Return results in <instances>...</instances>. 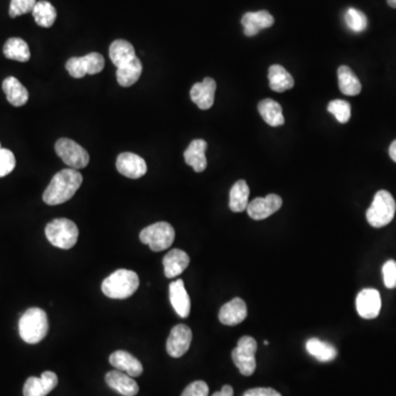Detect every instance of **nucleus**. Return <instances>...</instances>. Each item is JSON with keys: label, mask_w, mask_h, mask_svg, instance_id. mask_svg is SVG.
Returning a JSON list of instances; mask_svg holds the SVG:
<instances>
[{"label": "nucleus", "mask_w": 396, "mask_h": 396, "mask_svg": "<svg viewBox=\"0 0 396 396\" xmlns=\"http://www.w3.org/2000/svg\"><path fill=\"white\" fill-rule=\"evenodd\" d=\"M242 396H282L271 387H255L245 392Z\"/></svg>", "instance_id": "58836bf2"}, {"label": "nucleus", "mask_w": 396, "mask_h": 396, "mask_svg": "<svg viewBox=\"0 0 396 396\" xmlns=\"http://www.w3.org/2000/svg\"><path fill=\"white\" fill-rule=\"evenodd\" d=\"M106 383L110 389L117 391L122 396H136L139 393V385L132 377L119 370L108 372Z\"/></svg>", "instance_id": "a211bd4d"}, {"label": "nucleus", "mask_w": 396, "mask_h": 396, "mask_svg": "<svg viewBox=\"0 0 396 396\" xmlns=\"http://www.w3.org/2000/svg\"><path fill=\"white\" fill-rule=\"evenodd\" d=\"M338 83L343 95L357 96L363 90L359 78L357 77L353 70L348 66L343 65L338 68Z\"/></svg>", "instance_id": "393cba45"}, {"label": "nucleus", "mask_w": 396, "mask_h": 396, "mask_svg": "<svg viewBox=\"0 0 396 396\" xmlns=\"http://www.w3.org/2000/svg\"><path fill=\"white\" fill-rule=\"evenodd\" d=\"M140 281L136 272L120 269L104 279L102 291L109 299H126L136 293Z\"/></svg>", "instance_id": "f03ea898"}, {"label": "nucleus", "mask_w": 396, "mask_h": 396, "mask_svg": "<svg viewBox=\"0 0 396 396\" xmlns=\"http://www.w3.org/2000/svg\"><path fill=\"white\" fill-rule=\"evenodd\" d=\"M142 74V63L138 56L126 65L117 68V80L122 87H130L138 82Z\"/></svg>", "instance_id": "c85d7f7f"}, {"label": "nucleus", "mask_w": 396, "mask_h": 396, "mask_svg": "<svg viewBox=\"0 0 396 396\" xmlns=\"http://www.w3.org/2000/svg\"><path fill=\"white\" fill-rule=\"evenodd\" d=\"M49 331L48 315L43 309L32 307L28 309L19 321V335L22 341L36 345L43 341Z\"/></svg>", "instance_id": "7ed1b4c3"}, {"label": "nucleus", "mask_w": 396, "mask_h": 396, "mask_svg": "<svg viewBox=\"0 0 396 396\" xmlns=\"http://www.w3.org/2000/svg\"><path fill=\"white\" fill-rule=\"evenodd\" d=\"M306 350L321 363H329L337 357V349L331 343L321 341L319 338H311L307 341Z\"/></svg>", "instance_id": "c756f323"}, {"label": "nucleus", "mask_w": 396, "mask_h": 396, "mask_svg": "<svg viewBox=\"0 0 396 396\" xmlns=\"http://www.w3.org/2000/svg\"><path fill=\"white\" fill-rule=\"evenodd\" d=\"M383 272L384 285L387 289H392L396 287V261L389 260L384 263L382 267Z\"/></svg>", "instance_id": "e433bc0d"}, {"label": "nucleus", "mask_w": 396, "mask_h": 396, "mask_svg": "<svg viewBox=\"0 0 396 396\" xmlns=\"http://www.w3.org/2000/svg\"><path fill=\"white\" fill-rule=\"evenodd\" d=\"M207 142L203 139H196L191 142L190 146L185 150L184 160L186 164L192 166L195 172H204L207 168L206 150Z\"/></svg>", "instance_id": "aec40b11"}, {"label": "nucleus", "mask_w": 396, "mask_h": 396, "mask_svg": "<svg viewBox=\"0 0 396 396\" xmlns=\"http://www.w3.org/2000/svg\"><path fill=\"white\" fill-rule=\"evenodd\" d=\"M58 383V375L52 371L43 372L40 378L30 377L23 387V396H46Z\"/></svg>", "instance_id": "4468645a"}, {"label": "nucleus", "mask_w": 396, "mask_h": 396, "mask_svg": "<svg viewBox=\"0 0 396 396\" xmlns=\"http://www.w3.org/2000/svg\"><path fill=\"white\" fill-rule=\"evenodd\" d=\"M176 239V230L166 221L146 227L140 232V240L148 245L154 252L166 250L172 246Z\"/></svg>", "instance_id": "423d86ee"}, {"label": "nucleus", "mask_w": 396, "mask_h": 396, "mask_svg": "<svg viewBox=\"0 0 396 396\" xmlns=\"http://www.w3.org/2000/svg\"><path fill=\"white\" fill-rule=\"evenodd\" d=\"M264 345H265V346H269V341H264Z\"/></svg>", "instance_id": "37998d69"}, {"label": "nucleus", "mask_w": 396, "mask_h": 396, "mask_svg": "<svg viewBox=\"0 0 396 396\" xmlns=\"http://www.w3.org/2000/svg\"><path fill=\"white\" fill-rule=\"evenodd\" d=\"M269 83H270L271 90L277 92H283L293 88L294 78L283 66L275 64L269 68Z\"/></svg>", "instance_id": "bb28decb"}, {"label": "nucleus", "mask_w": 396, "mask_h": 396, "mask_svg": "<svg viewBox=\"0 0 396 396\" xmlns=\"http://www.w3.org/2000/svg\"><path fill=\"white\" fill-rule=\"evenodd\" d=\"M66 71L74 78H82L85 75H95L100 73L105 68L104 56L97 52L71 58L66 62Z\"/></svg>", "instance_id": "1a4fd4ad"}, {"label": "nucleus", "mask_w": 396, "mask_h": 396, "mask_svg": "<svg viewBox=\"0 0 396 396\" xmlns=\"http://www.w3.org/2000/svg\"><path fill=\"white\" fill-rule=\"evenodd\" d=\"M345 21L348 28L357 33L365 31L368 27L367 16L355 8L347 9L345 14Z\"/></svg>", "instance_id": "473e14b6"}, {"label": "nucleus", "mask_w": 396, "mask_h": 396, "mask_svg": "<svg viewBox=\"0 0 396 396\" xmlns=\"http://www.w3.org/2000/svg\"><path fill=\"white\" fill-rule=\"evenodd\" d=\"M387 4L391 6L392 8H396V0H387Z\"/></svg>", "instance_id": "79ce46f5"}, {"label": "nucleus", "mask_w": 396, "mask_h": 396, "mask_svg": "<svg viewBox=\"0 0 396 396\" xmlns=\"http://www.w3.org/2000/svg\"><path fill=\"white\" fill-rule=\"evenodd\" d=\"M381 306V295L375 289H363L355 299L358 314L365 319H373L379 316Z\"/></svg>", "instance_id": "f8f14e48"}, {"label": "nucleus", "mask_w": 396, "mask_h": 396, "mask_svg": "<svg viewBox=\"0 0 396 396\" xmlns=\"http://www.w3.org/2000/svg\"><path fill=\"white\" fill-rule=\"evenodd\" d=\"M395 212L396 203L391 193L387 191H379L375 194L371 206L368 209V223L375 228H382L393 220Z\"/></svg>", "instance_id": "39448f33"}, {"label": "nucleus", "mask_w": 396, "mask_h": 396, "mask_svg": "<svg viewBox=\"0 0 396 396\" xmlns=\"http://www.w3.org/2000/svg\"><path fill=\"white\" fill-rule=\"evenodd\" d=\"M4 54L9 60L18 62H28L31 58L29 46L20 38H10L4 46Z\"/></svg>", "instance_id": "7c9ffc66"}, {"label": "nucleus", "mask_w": 396, "mask_h": 396, "mask_svg": "<svg viewBox=\"0 0 396 396\" xmlns=\"http://www.w3.org/2000/svg\"><path fill=\"white\" fill-rule=\"evenodd\" d=\"M32 16L40 27L50 28L54 25L56 20V9L54 6L46 0L37 1L32 10Z\"/></svg>", "instance_id": "2f4dec72"}, {"label": "nucleus", "mask_w": 396, "mask_h": 396, "mask_svg": "<svg viewBox=\"0 0 396 396\" xmlns=\"http://www.w3.org/2000/svg\"><path fill=\"white\" fill-rule=\"evenodd\" d=\"M193 333L186 325H176L173 327L166 341V351L173 358H181L188 353L192 343Z\"/></svg>", "instance_id": "9d476101"}, {"label": "nucleus", "mask_w": 396, "mask_h": 396, "mask_svg": "<svg viewBox=\"0 0 396 396\" xmlns=\"http://www.w3.org/2000/svg\"><path fill=\"white\" fill-rule=\"evenodd\" d=\"M328 112L335 116L341 124H347L351 117V107L349 102L343 100H335L328 104Z\"/></svg>", "instance_id": "72a5a7b5"}, {"label": "nucleus", "mask_w": 396, "mask_h": 396, "mask_svg": "<svg viewBox=\"0 0 396 396\" xmlns=\"http://www.w3.org/2000/svg\"><path fill=\"white\" fill-rule=\"evenodd\" d=\"M37 0H11L10 1L9 16L11 18L19 17L28 13H32Z\"/></svg>", "instance_id": "f704fd0d"}, {"label": "nucleus", "mask_w": 396, "mask_h": 396, "mask_svg": "<svg viewBox=\"0 0 396 396\" xmlns=\"http://www.w3.org/2000/svg\"><path fill=\"white\" fill-rule=\"evenodd\" d=\"M273 23L274 18L267 10L245 14L241 19L243 32L247 37H255L261 30L272 27Z\"/></svg>", "instance_id": "dca6fc26"}, {"label": "nucleus", "mask_w": 396, "mask_h": 396, "mask_svg": "<svg viewBox=\"0 0 396 396\" xmlns=\"http://www.w3.org/2000/svg\"><path fill=\"white\" fill-rule=\"evenodd\" d=\"M212 396H234V389L230 385H224L220 391L216 392Z\"/></svg>", "instance_id": "ea45409f"}, {"label": "nucleus", "mask_w": 396, "mask_h": 396, "mask_svg": "<svg viewBox=\"0 0 396 396\" xmlns=\"http://www.w3.org/2000/svg\"><path fill=\"white\" fill-rule=\"evenodd\" d=\"M258 349V343L255 338L250 336H243L237 343L231 353L235 365L238 368L241 375L250 377L257 369V361H255V353Z\"/></svg>", "instance_id": "0eeeda50"}, {"label": "nucleus", "mask_w": 396, "mask_h": 396, "mask_svg": "<svg viewBox=\"0 0 396 396\" xmlns=\"http://www.w3.org/2000/svg\"><path fill=\"white\" fill-rule=\"evenodd\" d=\"M249 190L246 181L240 180L235 183L230 190L229 207L234 213H242L246 210L249 205Z\"/></svg>", "instance_id": "cd10ccee"}, {"label": "nucleus", "mask_w": 396, "mask_h": 396, "mask_svg": "<svg viewBox=\"0 0 396 396\" xmlns=\"http://www.w3.org/2000/svg\"><path fill=\"white\" fill-rule=\"evenodd\" d=\"M283 200L279 195L269 194L265 197H258L249 203L247 212L255 220H263L270 217L282 207Z\"/></svg>", "instance_id": "9b49d317"}, {"label": "nucleus", "mask_w": 396, "mask_h": 396, "mask_svg": "<svg viewBox=\"0 0 396 396\" xmlns=\"http://www.w3.org/2000/svg\"><path fill=\"white\" fill-rule=\"evenodd\" d=\"M389 154L392 160H393L394 162H396V140H394V141L392 142L391 146H390Z\"/></svg>", "instance_id": "a19ab883"}, {"label": "nucleus", "mask_w": 396, "mask_h": 396, "mask_svg": "<svg viewBox=\"0 0 396 396\" xmlns=\"http://www.w3.org/2000/svg\"><path fill=\"white\" fill-rule=\"evenodd\" d=\"M109 363L112 367L124 372L132 378L140 377L144 372L141 363L132 353L124 350L114 351L109 357Z\"/></svg>", "instance_id": "6ab92c4d"}, {"label": "nucleus", "mask_w": 396, "mask_h": 396, "mask_svg": "<svg viewBox=\"0 0 396 396\" xmlns=\"http://www.w3.org/2000/svg\"><path fill=\"white\" fill-rule=\"evenodd\" d=\"M15 166V154L8 149H0V178H4L13 172Z\"/></svg>", "instance_id": "c9c22d12"}, {"label": "nucleus", "mask_w": 396, "mask_h": 396, "mask_svg": "<svg viewBox=\"0 0 396 396\" xmlns=\"http://www.w3.org/2000/svg\"><path fill=\"white\" fill-rule=\"evenodd\" d=\"M116 168L122 176L132 180L142 178L148 170L146 161L141 156L132 152H124L119 154L116 162Z\"/></svg>", "instance_id": "ddd939ff"}, {"label": "nucleus", "mask_w": 396, "mask_h": 396, "mask_svg": "<svg viewBox=\"0 0 396 396\" xmlns=\"http://www.w3.org/2000/svg\"><path fill=\"white\" fill-rule=\"evenodd\" d=\"M109 58L116 68H122L137 58L134 46L126 40H116L109 48Z\"/></svg>", "instance_id": "b1692460"}, {"label": "nucleus", "mask_w": 396, "mask_h": 396, "mask_svg": "<svg viewBox=\"0 0 396 396\" xmlns=\"http://www.w3.org/2000/svg\"><path fill=\"white\" fill-rule=\"evenodd\" d=\"M258 110L261 117L271 127H279L284 124L282 107L275 100L267 98L261 100L258 105Z\"/></svg>", "instance_id": "a878e982"}, {"label": "nucleus", "mask_w": 396, "mask_h": 396, "mask_svg": "<svg viewBox=\"0 0 396 396\" xmlns=\"http://www.w3.org/2000/svg\"><path fill=\"white\" fill-rule=\"evenodd\" d=\"M208 385L204 381H195L183 391L182 396H208Z\"/></svg>", "instance_id": "4c0bfd02"}, {"label": "nucleus", "mask_w": 396, "mask_h": 396, "mask_svg": "<svg viewBox=\"0 0 396 396\" xmlns=\"http://www.w3.org/2000/svg\"><path fill=\"white\" fill-rule=\"evenodd\" d=\"M55 152L68 168L74 170L86 168L90 163L87 151L71 139H59L55 144Z\"/></svg>", "instance_id": "6e6552de"}, {"label": "nucleus", "mask_w": 396, "mask_h": 396, "mask_svg": "<svg viewBox=\"0 0 396 396\" xmlns=\"http://www.w3.org/2000/svg\"><path fill=\"white\" fill-rule=\"evenodd\" d=\"M0 149H1V146H0Z\"/></svg>", "instance_id": "c03bdc74"}, {"label": "nucleus", "mask_w": 396, "mask_h": 396, "mask_svg": "<svg viewBox=\"0 0 396 396\" xmlns=\"http://www.w3.org/2000/svg\"><path fill=\"white\" fill-rule=\"evenodd\" d=\"M168 289H170V301L173 309L178 316L186 319L191 313V299L185 289L184 282L182 279H176L171 283Z\"/></svg>", "instance_id": "412c9836"}, {"label": "nucleus", "mask_w": 396, "mask_h": 396, "mask_svg": "<svg viewBox=\"0 0 396 396\" xmlns=\"http://www.w3.org/2000/svg\"><path fill=\"white\" fill-rule=\"evenodd\" d=\"M83 183V176L74 168H64L56 173L50 182L49 186L44 191L43 202L50 206L64 204L77 192Z\"/></svg>", "instance_id": "f257e3e1"}, {"label": "nucleus", "mask_w": 396, "mask_h": 396, "mask_svg": "<svg viewBox=\"0 0 396 396\" xmlns=\"http://www.w3.org/2000/svg\"><path fill=\"white\" fill-rule=\"evenodd\" d=\"M217 84L213 78L206 77L200 83L193 85L191 90V100L202 110L213 107L215 102V92Z\"/></svg>", "instance_id": "2eb2a0df"}, {"label": "nucleus", "mask_w": 396, "mask_h": 396, "mask_svg": "<svg viewBox=\"0 0 396 396\" xmlns=\"http://www.w3.org/2000/svg\"><path fill=\"white\" fill-rule=\"evenodd\" d=\"M248 316V309L243 299L236 297L226 303L219 311V321L226 326H236Z\"/></svg>", "instance_id": "f3484780"}, {"label": "nucleus", "mask_w": 396, "mask_h": 396, "mask_svg": "<svg viewBox=\"0 0 396 396\" xmlns=\"http://www.w3.org/2000/svg\"><path fill=\"white\" fill-rule=\"evenodd\" d=\"M190 264V257L185 251L173 249L163 258L164 274L168 279L182 274Z\"/></svg>", "instance_id": "4be33fe9"}, {"label": "nucleus", "mask_w": 396, "mask_h": 396, "mask_svg": "<svg viewBox=\"0 0 396 396\" xmlns=\"http://www.w3.org/2000/svg\"><path fill=\"white\" fill-rule=\"evenodd\" d=\"M46 236L51 245L56 248H73L78 240L80 231L74 221L66 218H58L46 225Z\"/></svg>", "instance_id": "20e7f679"}, {"label": "nucleus", "mask_w": 396, "mask_h": 396, "mask_svg": "<svg viewBox=\"0 0 396 396\" xmlns=\"http://www.w3.org/2000/svg\"><path fill=\"white\" fill-rule=\"evenodd\" d=\"M3 90L8 102L15 107H21L23 105L27 104L28 100H29V92H28L27 88L14 76L5 78L3 82Z\"/></svg>", "instance_id": "5701e85b"}]
</instances>
